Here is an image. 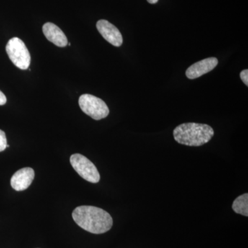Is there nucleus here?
<instances>
[{
	"mask_svg": "<svg viewBox=\"0 0 248 248\" xmlns=\"http://www.w3.org/2000/svg\"><path fill=\"white\" fill-rule=\"evenodd\" d=\"M72 216L80 228L93 234H104L110 231L113 224L110 214L102 208L91 205L78 207Z\"/></svg>",
	"mask_w": 248,
	"mask_h": 248,
	"instance_id": "1",
	"label": "nucleus"
},
{
	"mask_svg": "<svg viewBox=\"0 0 248 248\" xmlns=\"http://www.w3.org/2000/svg\"><path fill=\"white\" fill-rule=\"evenodd\" d=\"M214 130L207 124L185 123L178 125L173 131L177 143L188 146H201L211 140Z\"/></svg>",
	"mask_w": 248,
	"mask_h": 248,
	"instance_id": "2",
	"label": "nucleus"
},
{
	"mask_svg": "<svg viewBox=\"0 0 248 248\" xmlns=\"http://www.w3.org/2000/svg\"><path fill=\"white\" fill-rule=\"evenodd\" d=\"M6 53L15 66L21 70H27L31 64V55L27 46L18 37H13L8 42Z\"/></svg>",
	"mask_w": 248,
	"mask_h": 248,
	"instance_id": "3",
	"label": "nucleus"
},
{
	"mask_svg": "<svg viewBox=\"0 0 248 248\" xmlns=\"http://www.w3.org/2000/svg\"><path fill=\"white\" fill-rule=\"evenodd\" d=\"M79 105L81 110L94 120L106 118L109 115V108L102 99L92 94L80 96Z\"/></svg>",
	"mask_w": 248,
	"mask_h": 248,
	"instance_id": "4",
	"label": "nucleus"
},
{
	"mask_svg": "<svg viewBox=\"0 0 248 248\" xmlns=\"http://www.w3.org/2000/svg\"><path fill=\"white\" fill-rule=\"evenodd\" d=\"M70 161L75 170L85 180L93 184H97L100 180V174L97 168L84 155H72Z\"/></svg>",
	"mask_w": 248,
	"mask_h": 248,
	"instance_id": "5",
	"label": "nucleus"
},
{
	"mask_svg": "<svg viewBox=\"0 0 248 248\" xmlns=\"http://www.w3.org/2000/svg\"><path fill=\"white\" fill-rule=\"evenodd\" d=\"M97 29L102 37L111 45L120 47L123 44V37L120 31L113 24L105 19L97 22Z\"/></svg>",
	"mask_w": 248,
	"mask_h": 248,
	"instance_id": "6",
	"label": "nucleus"
},
{
	"mask_svg": "<svg viewBox=\"0 0 248 248\" xmlns=\"http://www.w3.org/2000/svg\"><path fill=\"white\" fill-rule=\"evenodd\" d=\"M218 60L216 58H209L201 60L189 67L186 75L188 79H194L213 71L218 65Z\"/></svg>",
	"mask_w": 248,
	"mask_h": 248,
	"instance_id": "7",
	"label": "nucleus"
},
{
	"mask_svg": "<svg viewBox=\"0 0 248 248\" xmlns=\"http://www.w3.org/2000/svg\"><path fill=\"white\" fill-rule=\"evenodd\" d=\"M35 178V171L31 168H24L15 173L11 179V185L16 191L27 190Z\"/></svg>",
	"mask_w": 248,
	"mask_h": 248,
	"instance_id": "8",
	"label": "nucleus"
},
{
	"mask_svg": "<svg viewBox=\"0 0 248 248\" xmlns=\"http://www.w3.org/2000/svg\"><path fill=\"white\" fill-rule=\"evenodd\" d=\"M42 31L47 40L57 46L65 47L68 45V40L66 35L58 26L53 23H46L42 28Z\"/></svg>",
	"mask_w": 248,
	"mask_h": 248,
	"instance_id": "9",
	"label": "nucleus"
},
{
	"mask_svg": "<svg viewBox=\"0 0 248 248\" xmlns=\"http://www.w3.org/2000/svg\"><path fill=\"white\" fill-rule=\"evenodd\" d=\"M232 209L235 213L248 217V194L238 197L233 202Z\"/></svg>",
	"mask_w": 248,
	"mask_h": 248,
	"instance_id": "10",
	"label": "nucleus"
},
{
	"mask_svg": "<svg viewBox=\"0 0 248 248\" xmlns=\"http://www.w3.org/2000/svg\"><path fill=\"white\" fill-rule=\"evenodd\" d=\"M7 146V140L6 134L3 130H0V152L4 151Z\"/></svg>",
	"mask_w": 248,
	"mask_h": 248,
	"instance_id": "11",
	"label": "nucleus"
},
{
	"mask_svg": "<svg viewBox=\"0 0 248 248\" xmlns=\"http://www.w3.org/2000/svg\"><path fill=\"white\" fill-rule=\"evenodd\" d=\"M240 78L246 86H248V70H244L240 73Z\"/></svg>",
	"mask_w": 248,
	"mask_h": 248,
	"instance_id": "12",
	"label": "nucleus"
},
{
	"mask_svg": "<svg viewBox=\"0 0 248 248\" xmlns=\"http://www.w3.org/2000/svg\"><path fill=\"white\" fill-rule=\"evenodd\" d=\"M6 102H7V99H6V96L0 91V106L4 105Z\"/></svg>",
	"mask_w": 248,
	"mask_h": 248,
	"instance_id": "13",
	"label": "nucleus"
},
{
	"mask_svg": "<svg viewBox=\"0 0 248 248\" xmlns=\"http://www.w3.org/2000/svg\"><path fill=\"white\" fill-rule=\"evenodd\" d=\"M147 1H148L150 4H156V3H157L159 0H147Z\"/></svg>",
	"mask_w": 248,
	"mask_h": 248,
	"instance_id": "14",
	"label": "nucleus"
},
{
	"mask_svg": "<svg viewBox=\"0 0 248 248\" xmlns=\"http://www.w3.org/2000/svg\"><path fill=\"white\" fill-rule=\"evenodd\" d=\"M71 43H68V46H71Z\"/></svg>",
	"mask_w": 248,
	"mask_h": 248,
	"instance_id": "15",
	"label": "nucleus"
}]
</instances>
